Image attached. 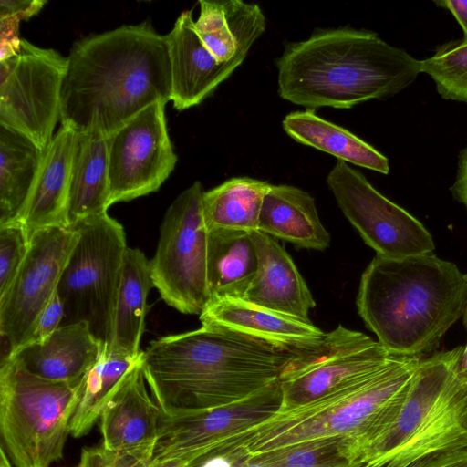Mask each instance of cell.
Listing matches in <instances>:
<instances>
[{
  "mask_svg": "<svg viewBox=\"0 0 467 467\" xmlns=\"http://www.w3.org/2000/svg\"><path fill=\"white\" fill-rule=\"evenodd\" d=\"M298 349L217 327L165 336L142 352L144 376L167 414L241 403L279 387Z\"/></svg>",
  "mask_w": 467,
  "mask_h": 467,
  "instance_id": "6da1fadb",
  "label": "cell"
},
{
  "mask_svg": "<svg viewBox=\"0 0 467 467\" xmlns=\"http://www.w3.org/2000/svg\"><path fill=\"white\" fill-rule=\"evenodd\" d=\"M67 58L61 126L109 137L150 105L171 100L166 38L148 21L86 36Z\"/></svg>",
  "mask_w": 467,
  "mask_h": 467,
  "instance_id": "7a4b0ae2",
  "label": "cell"
},
{
  "mask_svg": "<svg viewBox=\"0 0 467 467\" xmlns=\"http://www.w3.org/2000/svg\"><path fill=\"white\" fill-rule=\"evenodd\" d=\"M420 357L396 356L379 371L312 401L277 408L234 450L252 460L293 448L332 445L358 466L396 420Z\"/></svg>",
  "mask_w": 467,
  "mask_h": 467,
  "instance_id": "3957f363",
  "label": "cell"
},
{
  "mask_svg": "<svg viewBox=\"0 0 467 467\" xmlns=\"http://www.w3.org/2000/svg\"><path fill=\"white\" fill-rule=\"evenodd\" d=\"M276 67L279 96L310 110L392 97L421 73L420 60L404 49L348 27L318 30L286 45Z\"/></svg>",
  "mask_w": 467,
  "mask_h": 467,
  "instance_id": "277c9868",
  "label": "cell"
},
{
  "mask_svg": "<svg viewBox=\"0 0 467 467\" xmlns=\"http://www.w3.org/2000/svg\"><path fill=\"white\" fill-rule=\"evenodd\" d=\"M467 275L432 253L389 258L376 254L363 272L358 315L378 341L396 356L435 349L462 317Z\"/></svg>",
  "mask_w": 467,
  "mask_h": 467,
  "instance_id": "5b68a950",
  "label": "cell"
},
{
  "mask_svg": "<svg viewBox=\"0 0 467 467\" xmlns=\"http://www.w3.org/2000/svg\"><path fill=\"white\" fill-rule=\"evenodd\" d=\"M80 384L46 379L12 358L1 359L0 431L16 467H50L63 458Z\"/></svg>",
  "mask_w": 467,
  "mask_h": 467,
  "instance_id": "8992f818",
  "label": "cell"
},
{
  "mask_svg": "<svg viewBox=\"0 0 467 467\" xmlns=\"http://www.w3.org/2000/svg\"><path fill=\"white\" fill-rule=\"evenodd\" d=\"M72 228L78 231V240L57 289L64 308L61 326L86 323L101 347L110 349L128 248L125 232L108 213L88 218Z\"/></svg>",
  "mask_w": 467,
  "mask_h": 467,
  "instance_id": "52a82bcc",
  "label": "cell"
},
{
  "mask_svg": "<svg viewBox=\"0 0 467 467\" xmlns=\"http://www.w3.org/2000/svg\"><path fill=\"white\" fill-rule=\"evenodd\" d=\"M200 182L181 192L167 209L160 228L151 275L164 302L182 314L201 315L210 302L206 226Z\"/></svg>",
  "mask_w": 467,
  "mask_h": 467,
  "instance_id": "ba28073f",
  "label": "cell"
},
{
  "mask_svg": "<svg viewBox=\"0 0 467 467\" xmlns=\"http://www.w3.org/2000/svg\"><path fill=\"white\" fill-rule=\"evenodd\" d=\"M67 58L22 40L18 54L0 62V127L44 151L60 119Z\"/></svg>",
  "mask_w": 467,
  "mask_h": 467,
  "instance_id": "9c48e42d",
  "label": "cell"
},
{
  "mask_svg": "<svg viewBox=\"0 0 467 467\" xmlns=\"http://www.w3.org/2000/svg\"><path fill=\"white\" fill-rule=\"evenodd\" d=\"M396 355L364 333L338 325L315 346L298 349L279 378V408L334 392L388 365Z\"/></svg>",
  "mask_w": 467,
  "mask_h": 467,
  "instance_id": "30bf717a",
  "label": "cell"
},
{
  "mask_svg": "<svg viewBox=\"0 0 467 467\" xmlns=\"http://www.w3.org/2000/svg\"><path fill=\"white\" fill-rule=\"evenodd\" d=\"M327 183L345 217L378 255L402 258L433 252L434 242L425 226L347 162L337 161Z\"/></svg>",
  "mask_w": 467,
  "mask_h": 467,
  "instance_id": "8fae6325",
  "label": "cell"
},
{
  "mask_svg": "<svg viewBox=\"0 0 467 467\" xmlns=\"http://www.w3.org/2000/svg\"><path fill=\"white\" fill-rule=\"evenodd\" d=\"M75 228L49 227L35 232L26 256L10 287L0 297V335L10 357L30 337L34 323L57 292L78 240Z\"/></svg>",
  "mask_w": 467,
  "mask_h": 467,
  "instance_id": "7c38bea8",
  "label": "cell"
},
{
  "mask_svg": "<svg viewBox=\"0 0 467 467\" xmlns=\"http://www.w3.org/2000/svg\"><path fill=\"white\" fill-rule=\"evenodd\" d=\"M164 109L153 103L108 137L110 206L158 191L175 168Z\"/></svg>",
  "mask_w": 467,
  "mask_h": 467,
  "instance_id": "4fadbf2b",
  "label": "cell"
},
{
  "mask_svg": "<svg viewBox=\"0 0 467 467\" xmlns=\"http://www.w3.org/2000/svg\"><path fill=\"white\" fill-rule=\"evenodd\" d=\"M279 387L241 403L204 410L167 414L161 410L152 462L185 459L191 463L221 454L251 427L275 410Z\"/></svg>",
  "mask_w": 467,
  "mask_h": 467,
  "instance_id": "5bb4252c",
  "label": "cell"
},
{
  "mask_svg": "<svg viewBox=\"0 0 467 467\" xmlns=\"http://www.w3.org/2000/svg\"><path fill=\"white\" fill-rule=\"evenodd\" d=\"M141 358L114 389L99 416L101 446L106 450L155 449L161 409L147 384Z\"/></svg>",
  "mask_w": 467,
  "mask_h": 467,
  "instance_id": "9a60e30c",
  "label": "cell"
},
{
  "mask_svg": "<svg viewBox=\"0 0 467 467\" xmlns=\"http://www.w3.org/2000/svg\"><path fill=\"white\" fill-rule=\"evenodd\" d=\"M462 348L420 359L396 420L371 447L362 467H389L412 441L449 383Z\"/></svg>",
  "mask_w": 467,
  "mask_h": 467,
  "instance_id": "2e32d148",
  "label": "cell"
},
{
  "mask_svg": "<svg viewBox=\"0 0 467 467\" xmlns=\"http://www.w3.org/2000/svg\"><path fill=\"white\" fill-rule=\"evenodd\" d=\"M171 67V100L177 110L199 105L243 63H223L204 47L192 18L183 11L165 35Z\"/></svg>",
  "mask_w": 467,
  "mask_h": 467,
  "instance_id": "e0dca14e",
  "label": "cell"
},
{
  "mask_svg": "<svg viewBox=\"0 0 467 467\" xmlns=\"http://www.w3.org/2000/svg\"><path fill=\"white\" fill-rule=\"evenodd\" d=\"M250 235L258 266L243 299L310 322L309 312L316 302L290 254L268 234L255 231Z\"/></svg>",
  "mask_w": 467,
  "mask_h": 467,
  "instance_id": "ac0fdd59",
  "label": "cell"
},
{
  "mask_svg": "<svg viewBox=\"0 0 467 467\" xmlns=\"http://www.w3.org/2000/svg\"><path fill=\"white\" fill-rule=\"evenodd\" d=\"M76 131L61 126L43 151L27 201L17 223L29 240L41 229L68 225L70 172Z\"/></svg>",
  "mask_w": 467,
  "mask_h": 467,
  "instance_id": "d6986e66",
  "label": "cell"
},
{
  "mask_svg": "<svg viewBox=\"0 0 467 467\" xmlns=\"http://www.w3.org/2000/svg\"><path fill=\"white\" fill-rule=\"evenodd\" d=\"M199 317L203 327L234 330L288 349L313 347L326 335L311 321L269 310L241 298L212 301Z\"/></svg>",
  "mask_w": 467,
  "mask_h": 467,
  "instance_id": "ffe728a7",
  "label": "cell"
},
{
  "mask_svg": "<svg viewBox=\"0 0 467 467\" xmlns=\"http://www.w3.org/2000/svg\"><path fill=\"white\" fill-rule=\"evenodd\" d=\"M100 349L88 325L78 322L60 326L43 343L26 345L6 358L40 378L75 383L82 380Z\"/></svg>",
  "mask_w": 467,
  "mask_h": 467,
  "instance_id": "44dd1931",
  "label": "cell"
},
{
  "mask_svg": "<svg viewBox=\"0 0 467 467\" xmlns=\"http://www.w3.org/2000/svg\"><path fill=\"white\" fill-rule=\"evenodd\" d=\"M199 5L194 27L204 47L220 62L244 61L265 30L261 7L241 0H201Z\"/></svg>",
  "mask_w": 467,
  "mask_h": 467,
  "instance_id": "7402d4cb",
  "label": "cell"
},
{
  "mask_svg": "<svg viewBox=\"0 0 467 467\" xmlns=\"http://www.w3.org/2000/svg\"><path fill=\"white\" fill-rule=\"evenodd\" d=\"M258 231L291 243L297 249L323 251L331 241L314 198L297 187L271 184L265 195Z\"/></svg>",
  "mask_w": 467,
  "mask_h": 467,
  "instance_id": "603a6c76",
  "label": "cell"
},
{
  "mask_svg": "<svg viewBox=\"0 0 467 467\" xmlns=\"http://www.w3.org/2000/svg\"><path fill=\"white\" fill-rule=\"evenodd\" d=\"M108 137L76 131L68 197V225L107 213L109 204Z\"/></svg>",
  "mask_w": 467,
  "mask_h": 467,
  "instance_id": "cb8c5ba5",
  "label": "cell"
},
{
  "mask_svg": "<svg viewBox=\"0 0 467 467\" xmlns=\"http://www.w3.org/2000/svg\"><path fill=\"white\" fill-rule=\"evenodd\" d=\"M155 287L150 260L138 248L128 247L118 294L111 350L138 358L149 310L148 296Z\"/></svg>",
  "mask_w": 467,
  "mask_h": 467,
  "instance_id": "d4e9b609",
  "label": "cell"
},
{
  "mask_svg": "<svg viewBox=\"0 0 467 467\" xmlns=\"http://www.w3.org/2000/svg\"><path fill=\"white\" fill-rule=\"evenodd\" d=\"M283 128L296 141L331 154L338 161L383 174L389 172L387 157L348 130L316 115L314 110L289 113L283 120Z\"/></svg>",
  "mask_w": 467,
  "mask_h": 467,
  "instance_id": "484cf974",
  "label": "cell"
},
{
  "mask_svg": "<svg viewBox=\"0 0 467 467\" xmlns=\"http://www.w3.org/2000/svg\"><path fill=\"white\" fill-rule=\"evenodd\" d=\"M270 186L265 181L234 177L204 191L203 216L209 231L246 234L258 231L263 201Z\"/></svg>",
  "mask_w": 467,
  "mask_h": 467,
  "instance_id": "4316f807",
  "label": "cell"
},
{
  "mask_svg": "<svg viewBox=\"0 0 467 467\" xmlns=\"http://www.w3.org/2000/svg\"><path fill=\"white\" fill-rule=\"evenodd\" d=\"M257 266V255L250 234L210 231V302L223 298L243 299Z\"/></svg>",
  "mask_w": 467,
  "mask_h": 467,
  "instance_id": "83f0119b",
  "label": "cell"
},
{
  "mask_svg": "<svg viewBox=\"0 0 467 467\" xmlns=\"http://www.w3.org/2000/svg\"><path fill=\"white\" fill-rule=\"evenodd\" d=\"M42 153L26 138L0 127V225L19 221Z\"/></svg>",
  "mask_w": 467,
  "mask_h": 467,
  "instance_id": "f1b7e54d",
  "label": "cell"
},
{
  "mask_svg": "<svg viewBox=\"0 0 467 467\" xmlns=\"http://www.w3.org/2000/svg\"><path fill=\"white\" fill-rule=\"evenodd\" d=\"M141 355L135 358L101 347L96 362L81 380L78 403L70 422L73 437L90 431L112 391Z\"/></svg>",
  "mask_w": 467,
  "mask_h": 467,
  "instance_id": "f546056e",
  "label": "cell"
},
{
  "mask_svg": "<svg viewBox=\"0 0 467 467\" xmlns=\"http://www.w3.org/2000/svg\"><path fill=\"white\" fill-rule=\"evenodd\" d=\"M420 67L432 78L441 98L467 103V41L440 46L431 57L420 60Z\"/></svg>",
  "mask_w": 467,
  "mask_h": 467,
  "instance_id": "4dcf8cb0",
  "label": "cell"
},
{
  "mask_svg": "<svg viewBox=\"0 0 467 467\" xmlns=\"http://www.w3.org/2000/svg\"><path fill=\"white\" fill-rule=\"evenodd\" d=\"M28 247L29 238L20 223L0 225V297L16 276Z\"/></svg>",
  "mask_w": 467,
  "mask_h": 467,
  "instance_id": "1f68e13d",
  "label": "cell"
},
{
  "mask_svg": "<svg viewBox=\"0 0 467 467\" xmlns=\"http://www.w3.org/2000/svg\"><path fill=\"white\" fill-rule=\"evenodd\" d=\"M153 452L111 451L102 446L84 448L77 467H150Z\"/></svg>",
  "mask_w": 467,
  "mask_h": 467,
  "instance_id": "d6a6232c",
  "label": "cell"
},
{
  "mask_svg": "<svg viewBox=\"0 0 467 467\" xmlns=\"http://www.w3.org/2000/svg\"><path fill=\"white\" fill-rule=\"evenodd\" d=\"M63 317V304L56 292L36 319L29 340L26 345L40 344L46 341L61 326Z\"/></svg>",
  "mask_w": 467,
  "mask_h": 467,
  "instance_id": "836d02e7",
  "label": "cell"
},
{
  "mask_svg": "<svg viewBox=\"0 0 467 467\" xmlns=\"http://www.w3.org/2000/svg\"><path fill=\"white\" fill-rule=\"evenodd\" d=\"M20 20L16 16L0 17V62L16 56L23 38L19 36Z\"/></svg>",
  "mask_w": 467,
  "mask_h": 467,
  "instance_id": "e575fe53",
  "label": "cell"
},
{
  "mask_svg": "<svg viewBox=\"0 0 467 467\" xmlns=\"http://www.w3.org/2000/svg\"><path fill=\"white\" fill-rule=\"evenodd\" d=\"M410 467H467V447H460L425 457Z\"/></svg>",
  "mask_w": 467,
  "mask_h": 467,
  "instance_id": "d590c367",
  "label": "cell"
},
{
  "mask_svg": "<svg viewBox=\"0 0 467 467\" xmlns=\"http://www.w3.org/2000/svg\"><path fill=\"white\" fill-rule=\"evenodd\" d=\"M46 4L45 0H1L0 17L16 16L20 21L28 20L38 14Z\"/></svg>",
  "mask_w": 467,
  "mask_h": 467,
  "instance_id": "8d00e7d4",
  "label": "cell"
},
{
  "mask_svg": "<svg viewBox=\"0 0 467 467\" xmlns=\"http://www.w3.org/2000/svg\"><path fill=\"white\" fill-rule=\"evenodd\" d=\"M451 191L455 199L467 209V147L459 155L457 174Z\"/></svg>",
  "mask_w": 467,
  "mask_h": 467,
  "instance_id": "74e56055",
  "label": "cell"
},
{
  "mask_svg": "<svg viewBox=\"0 0 467 467\" xmlns=\"http://www.w3.org/2000/svg\"><path fill=\"white\" fill-rule=\"evenodd\" d=\"M434 3L452 14L463 30L462 39L467 41V0H441Z\"/></svg>",
  "mask_w": 467,
  "mask_h": 467,
  "instance_id": "f35d334b",
  "label": "cell"
},
{
  "mask_svg": "<svg viewBox=\"0 0 467 467\" xmlns=\"http://www.w3.org/2000/svg\"><path fill=\"white\" fill-rule=\"evenodd\" d=\"M191 462L185 459H171L162 462H151L150 467H190Z\"/></svg>",
  "mask_w": 467,
  "mask_h": 467,
  "instance_id": "ab89813d",
  "label": "cell"
},
{
  "mask_svg": "<svg viewBox=\"0 0 467 467\" xmlns=\"http://www.w3.org/2000/svg\"><path fill=\"white\" fill-rule=\"evenodd\" d=\"M455 370L459 373L467 374V345L462 350Z\"/></svg>",
  "mask_w": 467,
  "mask_h": 467,
  "instance_id": "60d3db41",
  "label": "cell"
},
{
  "mask_svg": "<svg viewBox=\"0 0 467 467\" xmlns=\"http://www.w3.org/2000/svg\"><path fill=\"white\" fill-rule=\"evenodd\" d=\"M0 467H13L7 453L3 447H1L0 450Z\"/></svg>",
  "mask_w": 467,
  "mask_h": 467,
  "instance_id": "b9f144b4",
  "label": "cell"
},
{
  "mask_svg": "<svg viewBox=\"0 0 467 467\" xmlns=\"http://www.w3.org/2000/svg\"><path fill=\"white\" fill-rule=\"evenodd\" d=\"M467 275V274H466ZM462 319H463V324H464V327L467 330V298H466V302H465V306H464V311H463V315H462Z\"/></svg>",
  "mask_w": 467,
  "mask_h": 467,
  "instance_id": "7bdbcfd3",
  "label": "cell"
}]
</instances>
